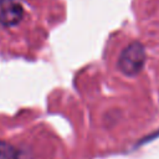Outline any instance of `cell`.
I'll return each mask as SVG.
<instances>
[{
    "label": "cell",
    "mask_w": 159,
    "mask_h": 159,
    "mask_svg": "<svg viewBox=\"0 0 159 159\" xmlns=\"http://www.w3.org/2000/svg\"><path fill=\"white\" fill-rule=\"evenodd\" d=\"M145 62V50L139 42L129 43L120 53L118 58L119 70L127 76H134L139 73Z\"/></svg>",
    "instance_id": "6da1fadb"
},
{
    "label": "cell",
    "mask_w": 159,
    "mask_h": 159,
    "mask_svg": "<svg viewBox=\"0 0 159 159\" xmlns=\"http://www.w3.org/2000/svg\"><path fill=\"white\" fill-rule=\"evenodd\" d=\"M24 17V9L17 0H0V24L4 26L17 25Z\"/></svg>",
    "instance_id": "7a4b0ae2"
},
{
    "label": "cell",
    "mask_w": 159,
    "mask_h": 159,
    "mask_svg": "<svg viewBox=\"0 0 159 159\" xmlns=\"http://www.w3.org/2000/svg\"><path fill=\"white\" fill-rule=\"evenodd\" d=\"M0 159H19V152L12 144L0 140Z\"/></svg>",
    "instance_id": "3957f363"
}]
</instances>
